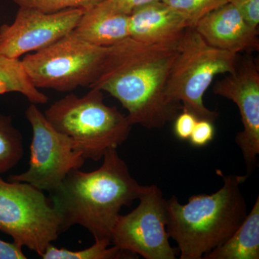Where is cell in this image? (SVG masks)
<instances>
[{
    "instance_id": "obj_1",
    "label": "cell",
    "mask_w": 259,
    "mask_h": 259,
    "mask_svg": "<svg viewBox=\"0 0 259 259\" xmlns=\"http://www.w3.org/2000/svg\"><path fill=\"white\" fill-rule=\"evenodd\" d=\"M177 46L145 44L127 37L110 47L100 75L90 89L115 97L127 110L132 125L161 128L182 110L166 94Z\"/></svg>"
},
{
    "instance_id": "obj_2",
    "label": "cell",
    "mask_w": 259,
    "mask_h": 259,
    "mask_svg": "<svg viewBox=\"0 0 259 259\" xmlns=\"http://www.w3.org/2000/svg\"><path fill=\"white\" fill-rule=\"evenodd\" d=\"M103 163L93 171L74 168L50 192L51 202L61 221V233L79 225L95 240L108 238L121 209L132 204L147 186L139 185L117 148H109Z\"/></svg>"
},
{
    "instance_id": "obj_3",
    "label": "cell",
    "mask_w": 259,
    "mask_h": 259,
    "mask_svg": "<svg viewBox=\"0 0 259 259\" xmlns=\"http://www.w3.org/2000/svg\"><path fill=\"white\" fill-rule=\"evenodd\" d=\"M223 187L212 194H197L182 204L166 201L168 236L178 245L181 259H202L228 241L248 212L241 185L248 177L223 176Z\"/></svg>"
},
{
    "instance_id": "obj_4",
    "label": "cell",
    "mask_w": 259,
    "mask_h": 259,
    "mask_svg": "<svg viewBox=\"0 0 259 259\" xmlns=\"http://www.w3.org/2000/svg\"><path fill=\"white\" fill-rule=\"evenodd\" d=\"M51 125L74 140L85 159L98 161L109 148H117L128 139L132 124L116 107L104 102L103 92L90 89L79 97L66 95L44 112Z\"/></svg>"
},
{
    "instance_id": "obj_5",
    "label": "cell",
    "mask_w": 259,
    "mask_h": 259,
    "mask_svg": "<svg viewBox=\"0 0 259 259\" xmlns=\"http://www.w3.org/2000/svg\"><path fill=\"white\" fill-rule=\"evenodd\" d=\"M177 49L167 82V96L198 120L214 122L219 114L204 105V94L217 75L236 69L238 54L209 45L194 27L186 29Z\"/></svg>"
},
{
    "instance_id": "obj_6",
    "label": "cell",
    "mask_w": 259,
    "mask_h": 259,
    "mask_svg": "<svg viewBox=\"0 0 259 259\" xmlns=\"http://www.w3.org/2000/svg\"><path fill=\"white\" fill-rule=\"evenodd\" d=\"M110 47H97L71 32L22 62L37 89L70 92L90 87L97 79Z\"/></svg>"
},
{
    "instance_id": "obj_7",
    "label": "cell",
    "mask_w": 259,
    "mask_h": 259,
    "mask_svg": "<svg viewBox=\"0 0 259 259\" xmlns=\"http://www.w3.org/2000/svg\"><path fill=\"white\" fill-rule=\"evenodd\" d=\"M0 231L41 256L61 233V221L42 191L0 175Z\"/></svg>"
},
{
    "instance_id": "obj_8",
    "label": "cell",
    "mask_w": 259,
    "mask_h": 259,
    "mask_svg": "<svg viewBox=\"0 0 259 259\" xmlns=\"http://www.w3.org/2000/svg\"><path fill=\"white\" fill-rule=\"evenodd\" d=\"M25 117L32 129L29 167L23 173L11 175L9 181L53 192L71 170L83 166L85 158L74 140L54 128L35 104L28 107Z\"/></svg>"
},
{
    "instance_id": "obj_9",
    "label": "cell",
    "mask_w": 259,
    "mask_h": 259,
    "mask_svg": "<svg viewBox=\"0 0 259 259\" xmlns=\"http://www.w3.org/2000/svg\"><path fill=\"white\" fill-rule=\"evenodd\" d=\"M132 212L120 215L111 233L112 244L146 259H175L177 250L166 230V199L156 185L147 186Z\"/></svg>"
},
{
    "instance_id": "obj_10",
    "label": "cell",
    "mask_w": 259,
    "mask_h": 259,
    "mask_svg": "<svg viewBox=\"0 0 259 259\" xmlns=\"http://www.w3.org/2000/svg\"><path fill=\"white\" fill-rule=\"evenodd\" d=\"M213 87L215 95L236 104L243 131L236 135L247 168L246 177L254 171L259 154V68L250 54L238 60L236 69Z\"/></svg>"
},
{
    "instance_id": "obj_11",
    "label": "cell",
    "mask_w": 259,
    "mask_h": 259,
    "mask_svg": "<svg viewBox=\"0 0 259 259\" xmlns=\"http://www.w3.org/2000/svg\"><path fill=\"white\" fill-rule=\"evenodd\" d=\"M84 10L45 13L19 8L14 22L0 28V55L19 59L52 45L74 30Z\"/></svg>"
},
{
    "instance_id": "obj_12",
    "label": "cell",
    "mask_w": 259,
    "mask_h": 259,
    "mask_svg": "<svg viewBox=\"0 0 259 259\" xmlns=\"http://www.w3.org/2000/svg\"><path fill=\"white\" fill-rule=\"evenodd\" d=\"M194 28L216 49L236 54L258 51V29L251 28L230 3L204 15Z\"/></svg>"
},
{
    "instance_id": "obj_13",
    "label": "cell",
    "mask_w": 259,
    "mask_h": 259,
    "mask_svg": "<svg viewBox=\"0 0 259 259\" xmlns=\"http://www.w3.org/2000/svg\"><path fill=\"white\" fill-rule=\"evenodd\" d=\"M183 17L163 1L140 7L129 15L131 38L145 44H177L186 29Z\"/></svg>"
},
{
    "instance_id": "obj_14",
    "label": "cell",
    "mask_w": 259,
    "mask_h": 259,
    "mask_svg": "<svg viewBox=\"0 0 259 259\" xmlns=\"http://www.w3.org/2000/svg\"><path fill=\"white\" fill-rule=\"evenodd\" d=\"M73 32L97 47H112L130 37L129 15L113 11L100 2L84 10Z\"/></svg>"
},
{
    "instance_id": "obj_15",
    "label": "cell",
    "mask_w": 259,
    "mask_h": 259,
    "mask_svg": "<svg viewBox=\"0 0 259 259\" xmlns=\"http://www.w3.org/2000/svg\"><path fill=\"white\" fill-rule=\"evenodd\" d=\"M204 259L259 258V197L243 222L223 245L204 255Z\"/></svg>"
},
{
    "instance_id": "obj_16",
    "label": "cell",
    "mask_w": 259,
    "mask_h": 259,
    "mask_svg": "<svg viewBox=\"0 0 259 259\" xmlns=\"http://www.w3.org/2000/svg\"><path fill=\"white\" fill-rule=\"evenodd\" d=\"M18 93L32 104H46L49 97L35 88L19 59L0 55V95Z\"/></svg>"
},
{
    "instance_id": "obj_17",
    "label": "cell",
    "mask_w": 259,
    "mask_h": 259,
    "mask_svg": "<svg viewBox=\"0 0 259 259\" xmlns=\"http://www.w3.org/2000/svg\"><path fill=\"white\" fill-rule=\"evenodd\" d=\"M23 154L21 133L13 125L10 116L0 113V175L16 166Z\"/></svg>"
},
{
    "instance_id": "obj_18",
    "label": "cell",
    "mask_w": 259,
    "mask_h": 259,
    "mask_svg": "<svg viewBox=\"0 0 259 259\" xmlns=\"http://www.w3.org/2000/svg\"><path fill=\"white\" fill-rule=\"evenodd\" d=\"M112 244L111 240L108 238L95 240L92 246L85 249L70 250L66 248H58L49 245L41 255L44 259H117L133 258L135 255L129 252L120 250Z\"/></svg>"
},
{
    "instance_id": "obj_19",
    "label": "cell",
    "mask_w": 259,
    "mask_h": 259,
    "mask_svg": "<svg viewBox=\"0 0 259 259\" xmlns=\"http://www.w3.org/2000/svg\"><path fill=\"white\" fill-rule=\"evenodd\" d=\"M194 27L204 15L228 3V0H162Z\"/></svg>"
},
{
    "instance_id": "obj_20",
    "label": "cell",
    "mask_w": 259,
    "mask_h": 259,
    "mask_svg": "<svg viewBox=\"0 0 259 259\" xmlns=\"http://www.w3.org/2000/svg\"><path fill=\"white\" fill-rule=\"evenodd\" d=\"M19 8H30L56 13L69 9H88L104 0H13Z\"/></svg>"
},
{
    "instance_id": "obj_21",
    "label": "cell",
    "mask_w": 259,
    "mask_h": 259,
    "mask_svg": "<svg viewBox=\"0 0 259 259\" xmlns=\"http://www.w3.org/2000/svg\"><path fill=\"white\" fill-rule=\"evenodd\" d=\"M251 28L258 29L259 0H228Z\"/></svg>"
},
{
    "instance_id": "obj_22",
    "label": "cell",
    "mask_w": 259,
    "mask_h": 259,
    "mask_svg": "<svg viewBox=\"0 0 259 259\" xmlns=\"http://www.w3.org/2000/svg\"><path fill=\"white\" fill-rule=\"evenodd\" d=\"M214 133L215 129L212 122L207 120H198L189 141L194 147H204L214 139Z\"/></svg>"
},
{
    "instance_id": "obj_23",
    "label": "cell",
    "mask_w": 259,
    "mask_h": 259,
    "mask_svg": "<svg viewBox=\"0 0 259 259\" xmlns=\"http://www.w3.org/2000/svg\"><path fill=\"white\" fill-rule=\"evenodd\" d=\"M198 119L190 112L182 110L175 119L174 132L179 139L186 141L190 139Z\"/></svg>"
},
{
    "instance_id": "obj_24",
    "label": "cell",
    "mask_w": 259,
    "mask_h": 259,
    "mask_svg": "<svg viewBox=\"0 0 259 259\" xmlns=\"http://www.w3.org/2000/svg\"><path fill=\"white\" fill-rule=\"evenodd\" d=\"M162 0H104L107 8L122 14L130 15L140 7Z\"/></svg>"
},
{
    "instance_id": "obj_25",
    "label": "cell",
    "mask_w": 259,
    "mask_h": 259,
    "mask_svg": "<svg viewBox=\"0 0 259 259\" xmlns=\"http://www.w3.org/2000/svg\"><path fill=\"white\" fill-rule=\"evenodd\" d=\"M23 247L0 240V259H26Z\"/></svg>"
}]
</instances>
